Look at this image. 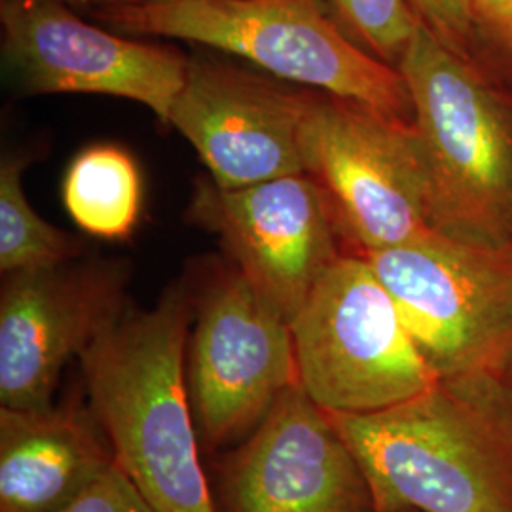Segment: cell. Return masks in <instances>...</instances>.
Wrapping results in <instances>:
<instances>
[{
  "label": "cell",
  "mask_w": 512,
  "mask_h": 512,
  "mask_svg": "<svg viewBox=\"0 0 512 512\" xmlns=\"http://www.w3.org/2000/svg\"><path fill=\"white\" fill-rule=\"evenodd\" d=\"M192 315L175 283L148 310L128 306L78 357L114 463L160 512H219L186 382Z\"/></svg>",
  "instance_id": "cell-1"
},
{
  "label": "cell",
  "mask_w": 512,
  "mask_h": 512,
  "mask_svg": "<svg viewBox=\"0 0 512 512\" xmlns=\"http://www.w3.org/2000/svg\"><path fill=\"white\" fill-rule=\"evenodd\" d=\"M329 418L374 511L512 512V412L499 378L444 380L382 412Z\"/></svg>",
  "instance_id": "cell-2"
},
{
  "label": "cell",
  "mask_w": 512,
  "mask_h": 512,
  "mask_svg": "<svg viewBox=\"0 0 512 512\" xmlns=\"http://www.w3.org/2000/svg\"><path fill=\"white\" fill-rule=\"evenodd\" d=\"M399 71L435 232L512 249V88L420 25Z\"/></svg>",
  "instance_id": "cell-3"
},
{
  "label": "cell",
  "mask_w": 512,
  "mask_h": 512,
  "mask_svg": "<svg viewBox=\"0 0 512 512\" xmlns=\"http://www.w3.org/2000/svg\"><path fill=\"white\" fill-rule=\"evenodd\" d=\"M95 18L118 33L238 55L279 80L414 122L401 71L351 40L327 0H156L99 6Z\"/></svg>",
  "instance_id": "cell-4"
},
{
  "label": "cell",
  "mask_w": 512,
  "mask_h": 512,
  "mask_svg": "<svg viewBox=\"0 0 512 512\" xmlns=\"http://www.w3.org/2000/svg\"><path fill=\"white\" fill-rule=\"evenodd\" d=\"M298 380L329 414H374L439 384L365 258L344 253L291 319Z\"/></svg>",
  "instance_id": "cell-5"
},
{
  "label": "cell",
  "mask_w": 512,
  "mask_h": 512,
  "mask_svg": "<svg viewBox=\"0 0 512 512\" xmlns=\"http://www.w3.org/2000/svg\"><path fill=\"white\" fill-rule=\"evenodd\" d=\"M361 256L439 382L501 378L512 357V249L431 234Z\"/></svg>",
  "instance_id": "cell-6"
},
{
  "label": "cell",
  "mask_w": 512,
  "mask_h": 512,
  "mask_svg": "<svg viewBox=\"0 0 512 512\" xmlns=\"http://www.w3.org/2000/svg\"><path fill=\"white\" fill-rule=\"evenodd\" d=\"M302 158L348 253L437 234L412 122L315 92L302 126Z\"/></svg>",
  "instance_id": "cell-7"
},
{
  "label": "cell",
  "mask_w": 512,
  "mask_h": 512,
  "mask_svg": "<svg viewBox=\"0 0 512 512\" xmlns=\"http://www.w3.org/2000/svg\"><path fill=\"white\" fill-rule=\"evenodd\" d=\"M186 349L188 395L207 448L241 442L298 380L291 323L236 270L194 304Z\"/></svg>",
  "instance_id": "cell-8"
},
{
  "label": "cell",
  "mask_w": 512,
  "mask_h": 512,
  "mask_svg": "<svg viewBox=\"0 0 512 512\" xmlns=\"http://www.w3.org/2000/svg\"><path fill=\"white\" fill-rule=\"evenodd\" d=\"M0 27L21 92L122 97L169 124L190 61L179 50L95 27L59 0H2Z\"/></svg>",
  "instance_id": "cell-9"
},
{
  "label": "cell",
  "mask_w": 512,
  "mask_h": 512,
  "mask_svg": "<svg viewBox=\"0 0 512 512\" xmlns=\"http://www.w3.org/2000/svg\"><path fill=\"white\" fill-rule=\"evenodd\" d=\"M186 220L219 236L239 272L289 323L319 277L348 253L308 173L232 190L203 181Z\"/></svg>",
  "instance_id": "cell-10"
},
{
  "label": "cell",
  "mask_w": 512,
  "mask_h": 512,
  "mask_svg": "<svg viewBox=\"0 0 512 512\" xmlns=\"http://www.w3.org/2000/svg\"><path fill=\"white\" fill-rule=\"evenodd\" d=\"M128 270L73 260L4 275L0 293V406H54L63 368L128 308Z\"/></svg>",
  "instance_id": "cell-11"
},
{
  "label": "cell",
  "mask_w": 512,
  "mask_h": 512,
  "mask_svg": "<svg viewBox=\"0 0 512 512\" xmlns=\"http://www.w3.org/2000/svg\"><path fill=\"white\" fill-rule=\"evenodd\" d=\"M317 90H294L226 61L192 57L169 124L220 188L304 171L302 126Z\"/></svg>",
  "instance_id": "cell-12"
},
{
  "label": "cell",
  "mask_w": 512,
  "mask_h": 512,
  "mask_svg": "<svg viewBox=\"0 0 512 512\" xmlns=\"http://www.w3.org/2000/svg\"><path fill=\"white\" fill-rule=\"evenodd\" d=\"M232 512H372L359 461L329 414L294 385L228 458Z\"/></svg>",
  "instance_id": "cell-13"
},
{
  "label": "cell",
  "mask_w": 512,
  "mask_h": 512,
  "mask_svg": "<svg viewBox=\"0 0 512 512\" xmlns=\"http://www.w3.org/2000/svg\"><path fill=\"white\" fill-rule=\"evenodd\" d=\"M112 463L78 410L0 406V512H65Z\"/></svg>",
  "instance_id": "cell-14"
},
{
  "label": "cell",
  "mask_w": 512,
  "mask_h": 512,
  "mask_svg": "<svg viewBox=\"0 0 512 512\" xmlns=\"http://www.w3.org/2000/svg\"><path fill=\"white\" fill-rule=\"evenodd\" d=\"M141 200L139 167L129 152L116 145L82 150L63 181L67 213L95 238H129L139 219Z\"/></svg>",
  "instance_id": "cell-15"
},
{
  "label": "cell",
  "mask_w": 512,
  "mask_h": 512,
  "mask_svg": "<svg viewBox=\"0 0 512 512\" xmlns=\"http://www.w3.org/2000/svg\"><path fill=\"white\" fill-rule=\"evenodd\" d=\"M80 245L38 215L23 190V160L0 167V270L18 274L74 260Z\"/></svg>",
  "instance_id": "cell-16"
},
{
  "label": "cell",
  "mask_w": 512,
  "mask_h": 512,
  "mask_svg": "<svg viewBox=\"0 0 512 512\" xmlns=\"http://www.w3.org/2000/svg\"><path fill=\"white\" fill-rule=\"evenodd\" d=\"M340 27L368 54L399 69L420 21L408 0H327Z\"/></svg>",
  "instance_id": "cell-17"
},
{
  "label": "cell",
  "mask_w": 512,
  "mask_h": 512,
  "mask_svg": "<svg viewBox=\"0 0 512 512\" xmlns=\"http://www.w3.org/2000/svg\"><path fill=\"white\" fill-rule=\"evenodd\" d=\"M416 18L450 52L476 63L478 27L469 0H408Z\"/></svg>",
  "instance_id": "cell-18"
},
{
  "label": "cell",
  "mask_w": 512,
  "mask_h": 512,
  "mask_svg": "<svg viewBox=\"0 0 512 512\" xmlns=\"http://www.w3.org/2000/svg\"><path fill=\"white\" fill-rule=\"evenodd\" d=\"M65 512H160L129 476L112 463L92 488Z\"/></svg>",
  "instance_id": "cell-19"
},
{
  "label": "cell",
  "mask_w": 512,
  "mask_h": 512,
  "mask_svg": "<svg viewBox=\"0 0 512 512\" xmlns=\"http://www.w3.org/2000/svg\"><path fill=\"white\" fill-rule=\"evenodd\" d=\"M476 63L512 88V31L499 37L480 38Z\"/></svg>",
  "instance_id": "cell-20"
},
{
  "label": "cell",
  "mask_w": 512,
  "mask_h": 512,
  "mask_svg": "<svg viewBox=\"0 0 512 512\" xmlns=\"http://www.w3.org/2000/svg\"><path fill=\"white\" fill-rule=\"evenodd\" d=\"M478 38H492L512 31V0H469ZM480 42V40H478Z\"/></svg>",
  "instance_id": "cell-21"
},
{
  "label": "cell",
  "mask_w": 512,
  "mask_h": 512,
  "mask_svg": "<svg viewBox=\"0 0 512 512\" xmlns=\"http://www.w3.org/2000/svg\"><path fill=\"white\" fill-rule=\"evenodd\" d=\"M73 6H88V4H99V6H112V4H143V2H156V0H59Z\"/></svg>",
  "instance_id": "cell-22"
},
{
  "label": "cell",
  "mask_w": 512,
  "mask_h": 512,
  "mask_svg": "<svg viewBox=\"0 0 512 512\" xmlns=\"http://www.w3.org/2000/svg\"><path fill=\"white\" fill-rule=\"evenodd\" d=\"M499 382L503 385V391H505V397H507V401H509V406H511L512 412V357L511 361H509L507 366H505V370H503V374H501Z\"/></svg>",
  "instance_id": "cell-23"
},
{
  "label": "cell",
  "mask_w": 512,
  "mask_h": 512,
  "mask_svg": "<svg viewBox=\"0 0 512 512\" xmlns=\"http://www.w3.org/2000/svg\"><path fill=\"white\" fill-rule=\"evenodd\" d=\"M372 512H378V511H372Z\"/></svg>",
  "instance_id": "cell-24"
}]
</instances>
